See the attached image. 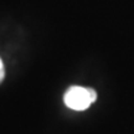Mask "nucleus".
<instances>
[{"instance_id":"1","label":"nucleus","mask_w":134,"mask_h":134,"mask_svg":"<svg viewBox=\"0 0 134 134\" xmlns=\"http://www.w3.org/2000/svg\"><path fill=\"white\" fill-rule=\"evenodd\" d=\"M97 99V92L93 88L73 86L70 87L63 96L65 104L73 110H85Z\"/></svg>"},{"instance_id":"2","label":"nucleus","mask_w":134,"mask_h":134,"mask_svg":"<svg viewBox=\"0 0 134 134\" xmlns=\"http://www.w3.org/2000/svg\"><path fill=\"white\" fill-rule=\"evenodd\" d=\"M4 77H5V68H4V65H3V61L0 58V83L3 82Z\"/></svg>"}]
</instances>
